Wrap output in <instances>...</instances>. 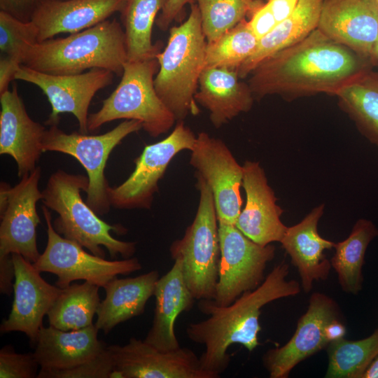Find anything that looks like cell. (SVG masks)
I'll return each instance as SVG.
<instances>
[{"instance_id":"obj_1","label":"cell","mask_w":378,"mask_h":378,"mask_svg":"<svg viewBox=\"0 0 378 378\" xmlns=\"http://www.w3.org/2000/svg\"><path fill=\"white\" fill-rule=\"evenodd\" d=\"M371 65L369 60L316 28L260 62L250 74L248 85L258 97L335 95Z\"/></svg>"},{"instance_id":"obj_2","label":"cell","mask_w":378,"mask_h":378,"mask_svg":"<svg viewBox=\"0 0 378 378\" xmlns=\"http://www.w3.org/2000/svg\"><path fill=\"white\" fill-rule=\"evenodd\" d=\"M288 274V265L283 261L272 269L258 288L244 293L227 306H219L212 300H199L198 310L208 317L189 323L186 332L190 340L205 347L199 357L204 370L216 378L220 377L229 366L227 350L232 344H239L248 351L259 345V317L262 307L300 291L298 281H287Z\"/></svg>"},{"instance_id":"obj_3","label":"cell","mask_w":378,"mask_h":378,"mask_svg":"<svg viewBox=\"0 0 378 378\" xmlns=\"http://www.w3.org/2000/svg\"><path fill=\"white\" fill-rule=\"evenodd\" d=\"M127 61L125 32L116 19H108L65 37L37 42L28 46L22 57L23 65L56 75L99 68L122 76Z\"/></svg>"},{"instance_id":"obj_4","label":"cell","mask_w":378,"mask_h":378,"mask_svg":"<svg viewBox=\"0 0 378 378\" xmlns=\"http://www.w3.org/2000/svg\"><path fill=\"white\" fill-rule=\"evenodd\" d=\"M89 183L88 177L58 169L49 177L42 191L44 206L55 211L58 216L52 221L55 231L63 237L76 242L92 254L105 258L104 246L112 258L120 255L132 258L136 251V242L114 238L126 232L119 224L110 225L85 202L80 195Z\"/></svg>"},{"instance_id":"obj_5","label":"cell","mask_w":378,"mask_h":378,"mask_svg":"<svg viewBox=\"0 0 378 378\" xmlns=\"http://www.w3.org/2000/svg\"><path fill=\"white\" fill-rule=\"evenodd\" d=\"M206 44L195 3L190 5L188 18L169 28L167 45L156 56L159 69L154 78L155 89L177 122L200 112L195 95L205 68Z\"/></svg>"},{"instance_id":"obj_6","label":"cell","mask_w":378,"mask_h":378,"mask_svg":"<svg viewBox=\"0 0 378 378\" xmlns=\"http://www.w3.org/2000/svg\"><path fill=\"white\" fill-rule=\"evenodd\" d=\"M158 59L127 60L121 80L113 92L102 101L100 109L88 115V129L92 132L104 124L119 119L135 120L151 136L167 133L176 121L156 92L154 78Z\"/></svg>"},{"instance_id":"obj_7","label":"cell","mask_w":378,"mask_h":378,"mask_svg":"<svg viewBox=\"0 0 378 378\" xmlns=\"http://www.w3.org/2000/svg\"><path fill=\"white\" fill-rule=\"evenodd\" d=\"M200 192L197 210L182 238L169 248L173 260L179 259L188 288L195 300H214L218 279L220 247L214 200L206 181L196 174Z\"/></svg>"},{"instance_id":"obj_8","label":"cell","mask_w":378,"mask_h":378,"mask_svg":"<svg viewBox=\"0 0 378 378\" xmlns=\"http://www.w3.org/2000/svg\"><path fill=\"white\" fill-rule=\"evenodd\" d=\"M142 128L141 122L126 120L111 130L99 135L80 132L66 133L57 125L46 129L42 150L69 155L85 169L89 180L85 202L99 215L108 213L111 206L108 195L109 185L105 176L106 164L113 150L128 135Z\"/></svg>"},{"instance_id":"obj_9","label":"cell","mask_w":378,"mask_h":378,"mask_svg":"<svg viewBox=\"0 0 378 378\" xmlns=\"http://www.w3.org/2000/svg\"><path fill=\"white\" fill-rule=\"evenodd\" d=\"M42 210L47 225V244L33 265L40 272L55 274L57 286L64 288L74 281L84 280L104 288L118 275H127L141 269L136 257L108 260L88 253L76 242L57 233L53 227L50 212L44 205Z\"/></svg>"},{"instance_id":"obj_10","label":"cell","mask_w":378,"mask_h":378,"mask_svg":"<svg viewBox=\"0 0 378 378\" xmlns=\"http://www.w3.org/2000/svg\"><path fill=\"white\" fill-rule=\"evenodd\" d=\"M218 233L220 257L212 300L219 306H227L263 282L267 263L274 258L275 247L256 244L233 224L218 223Z\"/></svg>"},{"instance_id":"obj_11","label":"cell","mask_w":378,"mask_h":378,"mask_svg":"<svg viewBox=\"0 0 378 378\" xmlns=\"http://www.w3.org/2000/svg\"><path fill=\"white\" fill-rule=\"evenodd\" d=\"M41 174V167H36L14 187L1 183L0 259L18 253L34 264L41 255L37 246L41 220L36 209L43 198L38 188Z\"/></svg>"},{"instance_id":"obj_12","label":"cell","mask_w":378,"mask_h":378,"mask_svg":"<svg viewBox=\"0 0 378 378\" xmlns=\"http://www.w3.org/2000/svg\"><path fill=\"white\" fill-rule=\"evenodd\" d=\"M196 136L183 121H178L166 138L146 146L134 160L130 176L119 186L109 187L111 205L121 209H150L169 164L181 151L191 150Z\"/></svg>"},{"instance_id":"obj_13","label":"cell","mask_w":378,"mask_h":378,"mask_svg":"<svg viewBox=\"0 0 378 378\" xmlns=\"http://www.w3.org/2000/svg\"><path fill=\"white\" fill-rule=\"evenodd\" d=\"M113 75L109 70L99 68L77 74L56 75L22 64L15 80L35 85L47 97L51 113L46 125H58L60 114L69 113L77 119L79 132L88 134V108L91 101L99 90L112 83Z\"/></svg>"},{"instance_id":"obj_14","label":"cell","mask_w":378,"mask_h":378,"mask_svg":"<svg viewBox=\"0 0 378 378\" xmlns=\"http://www.w3.org/2000/svg\"><path fill=\"white\" fill-rule=\"evenodd\" d=\"M190 151V164L211 190L218 223L235 225L241 211L243 166L222 140L204 132Z\"/></svg>"},{"instance_id":"obj_15","label":"cell","mask_w":378,"mask_h":378,"mask_svg":"<svg viewBox=\"0 0 378 378\" xmlns=\"http://www.w3.org/2000/svg\"><path fill=\"white\" fill-rule=\"evenodd\" d=\"M113 362L111 378H216L191 349L163 351L135 337L125 345L107 346Z\"/></svg>"},{"instance_id":"obj_16","label":"cell","mask_w":378,"mask_h":378,"mask_svg":"<svg viewBox=\"0 0 378 378\" xmlns=\"http://www.w3.org/2000/svg\"><path fill=\"white\" fill-rule=\"evenodd\" d=\"M339 306L331 298L321 293L312 295L307 312L300 318L290 340L284 346L269 349L262 357L271 378H286L300 362L327 347L330 342L327 328L341 318Z\"/></svg>"},{"instance_id":"obj_17","label":"cell","mask_w":378,"mask_h":378,"mask_svg":"<svg viewBox=\"0 0 378 378\" xmlns=\"http://www.w3.org/2000/svg\"><path fill=\"white\" fill-rule=\"evenodd\" d=\"M14 266V299L7 318L0 326L1 333L22 332L36 345L43 320L62 291L40 275L33 263L18 253L11 255Z\"/></svg>"},{"instance_id":"obj_18","label":"cell","mask_w":378,"mask_h":378,"mask_svg":"<svg viewBox=\"0 0 378 378\" xmlns=\"http://www.w3.org/2000/svg\"><path fill=\"white\" fill-rule=\"evenodd\" d=\"M317 29L370 61L378 36L377 0H323Z\"/></svg>"},{"instance_id":"obj_19","label":"cell","mask_w":378,"mask_h":378,"mask_svg":"<svg viewBox=\"0 0 378 378\" xmlns=\"http://www.w3.org/2000/svg\"><path fill=\"white\" fill-rule=\"evenodd\" d=\"M242 186L246 196L236 227L258 244L266 246L281 240L287 227L281 220L282 209L269 186L260 163L246 160L243 165Z\"/></svg>"},{"instance_id":"obj_20","label":"cell","mask_w":378,"mask_h":378,"mask_svg":"<svg viewBox=\"0 0 378 378\" xmlns=\"http://www.w3.org/2000/svg\"><path fill=\"white\" fill-rule=\"evenodd\" d=\"M0 154L12 157L22 178L36 168L46 128L29 115L17 84L0 94Z\"/></svg>"},{"instance_id":"obj_21","label":"cell","mask_w":378,"mask_h":378,"mask_svg":"<svg viewBox=\"0 0 378 378\" xmlns=\"http://www.w3.org/2000/svg\"><path fill=\"white\" fill-rule=\"evenodd\" d=\"M125 0H43L31 21L38 41L74 34L102 22L122 8Z\"/></svg>"},{"instance_id":"obj_22","label":"cell","mask_w":378,"mask_h":378,"mask_svg":"<svg viewBox=\"0 0 378 378\" xmlns=\"http://www.w3.org/2000/svg\"><path fill=\"white\" fill-rule=\"evenodd\" d=\"M324 207L323 204L316 206L300 223L287 227L280 241L298 268L305 293L311 290L315 281L326 280L332 267L323 252L335 243L323 238L317 230Z\"/></svg>"},{"instance_id":"obj_23","label":"cell","mask_w":378,"mask_h":378,"mask_svg":"<svg viewBox=\"0 0 378 378\" xmlns=\"http://www.w3.org/2000/svg\"><path fill=\"white\" fill-rule=\"evenodd\" d=\"M174 260L171 269L156 283L152 326L144 339L163 351L181 347L174 331L175 321L181 313L191 309L195 300L185 281L181 260Z\"/></svg>"},{"instance_id":"obj_24","label":"cell","mask_w":378,"mask_h":378,"mask_svg":"<svg viewBox=\"0 0 378 378\" xmlns=\"http://www.w3.org/2000/svg\"><path fill=\"white\" fill-rule=\"evenodd\" d=\"M240 78L237 70L223 67H205L201 73L195 99L209 111L216 128L253 106L254 95L248 83Z\"/></svg>"},{"instance_id":"obj_25","label":"cell","mask_w":378,"mask_h":378,"mask_svg":"<svg viewBox=\"0 0 378 378\" xmlns=\"http://www.w3.org/2000/svg\"><path fill=\"white\" fill-rule=\"evenodd\" d=\"M98 332L94 324L71 331L42 326L34 357L41 369L64 370L77 366L96 357L107 346L98 339Z\"/></svg>"},{"instance_id":"obj_26","label":"cell","mask_w":378,"mask_h":378,"mask_svg":"<svg viewBox=\"0 0 378 378\" xmlns=\"http://www.w3.org/2000/svg\"><path fill=\"white\" fill-rule=\"evenodd\" d=\"M159 278L158 272L152 270L135 277H115L107 283L104 287L106 297L97 312V329L108 334L118 324L142 314Z\"/></svg>"},{"instance_id":"obj_27","label":"cell","mask_w":378,"mask_h":378,"mask_svg":"<svg viewBox=\"0 0 378 378\" xmlns=\"http://www.w3.org/2000/svg\"><path fill=\"white\" fill-rule=\"evenodd\" d=\"M323 0H299L294 11L258 40L255 52L237 69L244 78L263 60L308 36L317 28Z\"/></svg>"},{"instance_id":"obj_28","label":"cell","mask_w":378,"mask_h":378,"mask_svg":"<svg viewBox=\"0 0 378 378\" xmlns=\"http://www.w3.org/2000/svg\"><path fill=\"white\" fill-rule=\"evenodd\" d=\"M165 0H125L119 12L125 36L127 60L155 59L162 43H153L152 31Z\"/></svg>"},{"instance_id":"obj_29","label":"cell","mask_w":378,"mask_h":378,"mask_svg":"<svg viewBox=\"0 0 378 378\" xmlns=\"http://www.w3.org/2000/svg\"><path fill=\"white\" fill-rule=\"evenodd\" d=\"M335 96L361 134L378 146V71L366 70Z\"/></svg>"},{"instance_id":"obj_30","label":"cell","mask_w":378,"mask_h":378,"mask_svg":"<svg viewBox=\"0 0 378 378\" xmlns=\"http://www.w3.org/2000/svg\"><path fill=\"white\" fill-rule=\"evenodd\" d=\"M377 236L378 229L374 224L369 220L360 218L356 221L346 239L334 244L335 252L330 263L344 292L357 294L361 290L365 251L370 241Z\"/></svg>"},{"instance_id":"obj_31","label":"cell","mask_w":378,"mask_h":378,"mask_svg":"<svg viewBox=\"0 0 378 378\" xmlns=\"http://www.w3.org/2000/svg\"><path fill=\"white\" fill-rule=\"evenodd\" d=\"M99 287L89 281L71 284L62 291L49 309V326L71 331L92 325L100 304Z\"/></svg>"},{"instance_id":"obj_32","label":"cell","mask_w":378,"mask_h":378,"mask_svg":"<svg viewBox=\"0 0 378 378\" xmlns=\"http://www.w3.org/2000/svg\"><path fill=\"white\" fill-rule=\"evenodd\" d=\"M328 366L325 377L361 378L378 355V328L369 337L356 341L344 337L327 346Z\"/></svg>"},{"instance_id":"obj_33","label":"cell","mask_w":378,"mask_h":378,"mask_svg":"<svg viewBox=\"0 0 378 378\" xmlns=\"http://www.w3.org/2000/svg\"><path fill=\"white\" fill-rule=\"evenodd\" d=\"M258 38L246 19L223 34L206 48L205 67L237 70L255 52Z\"/></svg>"},{"instance_id":"obj_34","label":"cell","mask_w":378,"mask_h":378,"mask_svg":"<svg viewBox=\"0 0 378 378\" xmlns=\"http://www.w3.org/2000/svg\"><path fill=\"white\" fill-rule=\"evenodd\" d=\"M258 0H195L207 42L219 38L251 13Z\"/></svg>"},{"instance_id":"obj_35","label":"cell","mask_w":378,"mask_h":378,"mask_svg":"<svg viewBox=\"0 0 378 378\" xmlns=\"http://www.w3.org/2000/svg\"><path fill=\"white\" fill-rule=\"evenodd\" d=\"M38 41V29L31 21H22L0 10V50L1 55L22 62L26 48Z\"/></svg>"},{"instance_id":"obj_36","label":"cell","mask_w":378,"mask_h":378,"mask_svg":"<svg viewBox=\"0 0 378 378\" xmlns=\"http://www.w3.org/2000/svg\"><path fill=\"white\" fill-rule=\"evenodd\" d=\"M113 362L107 346L96 357L64 370L40 369L36 378H111Z\"/></svg>"},{"instance_id":"obj_37","label":"cell","mask_w":378,"mask_h":378,"mask_svg":"<svg viewBox=\"0 0 378 378\" xmlns=\"http://www.w3.org/2000/svg\"><path fill=\"white\" fill-rule=\"evenodd\" d=\"M38 366L34 353H17L10 346L0 351V378L37 377Z\"/></svg>"},{"instance_id":"obj_38","label":"cell","mask_w":378,"mask_h":378,"mask_svg":"<svg viewBox=\"0 0 378 378\" xmlns=\"http://www.w3.org/2000/svg\"><path fill=\"white\" fill-rule=\"evenodd\" d=\"M250 14L248 25L258 40L277 25L275 18L266 3H261L258 0Z\"/></svg>"},{"instance_id":"obj_39","label":"cell","mask_w":378,"mask_h":378,"mask_svg":"<svg viewBox=\"0 0 378 378\" xmlns=\"http://www.w3.org/2000/svg\"><path fill=\"white\" fill-rule=\"evenodd\" d=\"M195 3V0H165L155 20V25L161 31H167L173 22H181L186 15V6Z\"/></svg>"},{"instance_id":"obj_40","label":"cell","mask_w":378,"mask_h":378,"mask_svg":"<svg viewBox=\"0 0 378 378\" xmlns=\"http://www.w3.org/2000/svg\"><path fill=\"white\" fill-rule=\"evenodd\" d=\"M43 0H0V10L22 20L31 21L34 13Z\"/></svg>"},{"instance_id":"obj_41","label":"cell","mask_w":378,"mask_h":378,"mask_svg":"<svg viewBox=\"0 0 378 378\" xmlns=\"http://www.w3.org/2000/svg\"><path fill=\"white\" fill-rule=\"evenodd\" d=\"M20 59L1 55L0 59V94L9 90V84L22 65Z\"/></svg>"},{"instance_id":"obj_42","label":"cell","mask_w":378,"mask_h":378,"mask_svg":"<svg viewBox=\"0 0 378 378\" xmlns=\"http://www.w3.org/2000/svg\"><path fill=\"white\" fill-rule=\"evenodd\" d=\"M299 0H267L277 24L286 19L296 8Z\"/></svg>"},{"instance_id":"obj_43","label":"cell","mask_w":378,"mask_h":378,"mask_svg":"<svg viewBox=\"0 0 378 378\" xmlns=\"http://www.w3.org/2000/svg\"><path fill=\"white\" fill-rule=\"evenodd\" d=\"M361 378H378V355L372 361Z\"/></svg>"},{"instance_id":"obj_44","label":"cell","mask_w":378,"mask_h":378,"mask_svg":"<svg viewBox=\"0 0 378 378\" xmlns=\"http://www.w3.org/2000/svg\"><path fill=\"white\" fill-rule=\"evenodd\" d=\"M370 61L372 65L378 67V36L373 46Z\"/></svg>"},{"instance_id":"obj_45","label":"cell","mask_w":378,"mask_h":378,"mask_svg":"<svg viewBox=\"0 0 378 378\" xmlns=\"http://www.w3.org/2000/svg\"><path fill=\"white\" fill-rule=\"evenodd\" d=\"M377 4H378V0H377Z\"/></svg>"}]
</instances>
